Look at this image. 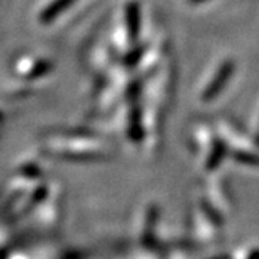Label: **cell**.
<instances>
[{
  "mask_svg": "<svg viewBox=\"0 0 259 259\" xmlns=\"http://www.w3.org/2000/svg\"><path fill=\"white\" fill-rule=\"evenodd\" d=\"M232 71H233V64H232V62H226V64L223 65L222 68H221V71H219V74L216 75V78H214L213 82L210 83V87L206 90V93H204V100H212L213 97L222 90L223 85L226 83V79H228L229 75L232 74Z\"/></svg>",
  "mask_w": 259,
  "mask_h": 259,
  "instance_id": "6da1fadb",
  "label": "cell"
},
{
  "mask_svg": "<svg viewBox=\"0 0 259 259\" xmlns=\"http://www.w3.org/2000/svg\"><path fill=\"white\" fill-rule=\"evenodd\" d=\"M192 2H202V0H192Z\"/></svg>",
  "mask_w": 259,
  "mask_h": 259,
  "instance_id": "7a4b0ae2",
  "label": "cell"
}]
</instances>
